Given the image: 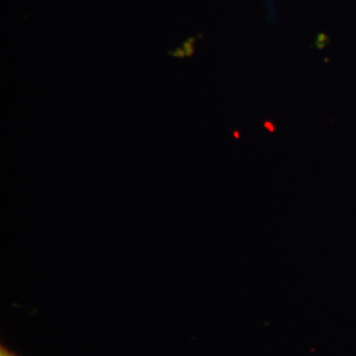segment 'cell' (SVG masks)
<instances>
[{
  "label": "cell",
  "mask_w": 356,
  "mask_h": 356,
  "mask_svg": "<svg viewBox=\"0 0 356 356\" xmlns=\"http://www.w3.org/2000/svg\"><path fill=\"white\" fill-rule=\"evenodd\" d=\"M194 41V38H191L189 41H186L185 44H184V47H185V51H186V56L188 57H191L194 54V49H193V47H191V42Z\"/></svg>",
  "instance_id": "obj_1"
},
{
  "label": "cell",
  "mask_w": 356,
  "mask_h": 356,
  "mask_svg": "<svg viewBox=\"0 0 356 356\" xmlns=\"http://www.w3.org/2000/svg\"><path fill=\"white\" fill-rule=\"evenodd\" d=\"M170 56H175L176 58H185L186 57V51H182V48H178L175 51H169Z\"/></svg>",
  "instance_id": "obj_2"
},
{
  "label": "cell",
  "mask_w": 356,
  "mask_h": 356,
  "mask_svg": "<svg viewBox=\"0 0 356 356\" xmlns=\"http://www.w3.org/2000/svg\"><path fill=\"white\" fill-rule=\"evenodd\" d=\"M0 356H15L13 354H11L8 350H6L4 347L1 348V351H0Z\"/></svg>",
  "instance_id": "obj_3"
},
{
  "label": "cell",
  "mask_w": 356,
  "mask_h": 356,
  "mask_svg": "<svg viewBox=\"0 0 356 356\" xmlns=\"http://www.w3.org/2000/svg\"><path fill=\"white\" fill-rule=\"evenodd\" d=\"M266 127L270 131V132H273V126H272V123H269V122H266Z\"/></svg>",
  "instance_id": "obj_4"
}]
</instances>
